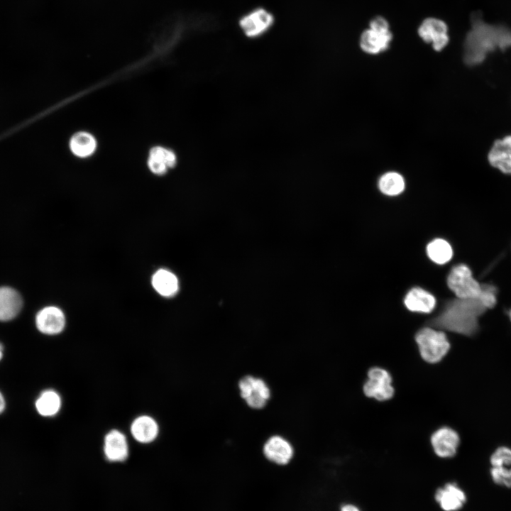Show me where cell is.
Here are the masks:
<instances>
[{
  "mask_svg": "<svg viewBox=\"0 0 511 511\" xmlns=\"http://www.w3.org/2000/svg\"><path fill=\"white\" fill-rule=\"evenodd\" d=\"M471 20V28L467 33L463 45V59L466 64L478 65L489 53L511 47L510 28L487 23L478 12L473 13Z\"/></svg>",
  "mask_w": 511,
  "mask_h": 511,
  "instance_id": "1",
  "label": "cell"
},
{
  "mask_svg": "<svg viewBox=\"0 0 511 511\" xmlns=\"http://www.w3.org/2000/svg\"><path fill=\"white\" fill-rule=\"evenodd\" d=\"M486 308L478 297L455 298L447 301L438 315L429 322V326L466 336L478 329V319Z\"/></svg>",
  "mask_w": 511,
  "mask_h": 511,
  "instance_id": "2",
  "label": "cell"
},
{
  "mask_svg": "<svg viewBox=\"0 0 511 511\" xmlns=\"http://www.w3.org/2000/svg\"><path fill=\"white\" fill-rule=\"evenodd\" d=\"M415 341L422 358L430 363L439 362L450 348L445 333L430 326L419 330Z\"/></svg>",
  "mask_w": 511,
  "mask_h": 511,
  "instance_id": "3",
  "label": "cell"
},
{
  "mask_svg": "<svg viewBox=\"0 0 511 511\" xmlns=\"http://www.w3.org/2000/svg\"><path fill=\"white\" fill-rule=\"evenodd\" d=\"M446 282L457 298H477L481 292V285L474 279L471 269L466 264L454 266L448 275Z\"/></svg>",
  "mask_w": 511,
  "mask_h": 511,
  "instance_id": "4",
  "label": "cell"
},
{
  "mask_svg": "<svg viewBox=\"0 0 511 511\" xmlns=\"http://www.w3.org/2000/svg\"><path fill=\"white\" fill-rule=\"evenodd\" d=\"M238 388L241 397L253 409L265 407L270 397V390L266 383L261 378L252 375L241 378Z\"/></svg>",
  "mask_w": 511,
  "mask_h": 511,
  "instance_id": "5",
  "label": "cell"
},
{
  "mask_svg": "<svg viewBox=\"0 0 511 511\" xmlns=\"http://www.w3.org/2000/svg\"><path fill=\"white\" fill-rule=\"evenodd\" d=\"M363 392L367 397L379 401L390 399L394 394L390 374L382 368H370L368 373V380L363 385Z\"/></svg>",
  "mask_w": 511,
  "mask_h": 511,
  "instance_id": "6",
  "label": "cell"
},
{
  "mask_svg": "<svg viewBox=\"0 0 511 511\" xmlns=\"http://www.w3.org/2000/svg\"><path fill=\"white\" fill-rule=\"evenodd\" d=\"M418 34L424 42L432 43L436 51L443 50L449 40L447 25L437 18H425L418 28Z\"/></svg>",
  "mask_w": 511,
  "mask_h": 511,
  "instance_id": "7",
  "label": "cell"
},
{
  "mask_svg": "<svg viewBox=\"0 0 511 511\" xmlns=\"http://www.w3.org/2000/svg\"><path fill=\"white\" fill-rule=\"evenodd\" d=\"M66 319L61 309L48 306L40 309L35 316L38 330L45 335H57L65 329Z\"/></svg>",
  "mask_w": 511,
  "mask_h": 511,
  "instance_id": "8",
  "label": "cell"
},
{
  "mask_svg": "<svg viewBox=\"0 0 511 511\" xmlns=\"http://www.w3.org/2000/svg\"><path fill=\"white\" fill-rule=\"evenodd\" d=\"M431 443L436 456L440 458H451L456 454L460 438L455 430L443 427L433 433Z\"/></svg>",
  "mask_w": 511,
  "mask_h": 511,
  "instance_id": "9",
  "label": "cell"
},
{
  "mask_svg": "<svg viewBox=\"0 0 511 511\" xmlns=\"http://www.w3.org/2000/svg\"><path fill=\"white\" fill-rule=\"evenodd\" d=\"M392 35L389 29L368 28L360 38V46L363 51L376 55L387 50L392 40Z\"/></svg>",
  "mask_w": 511,
  "mask_h": 511,
  "instance_id": "10",
  "label": "cell"
},
{
  "mask_svg": "<svg viewBox=\"0 0 511 511\" xmlns=\"http://www.w3.org/2000/svg\"><path fill=\"white\" fill-rule=\"evenodd\" d=\"M434 499L444 511H458L464 505L466 496L455 483H448L436 490Z\"/></svg>",
  "mask_w": 511,
  "mask_h": 511,
  "instance_id": "11",
  "label": "cell"
},
{
  "mask_svg": "<svg viewBox=\"0 0 511 511\" xmlns=\"http://www.w3.org/2000/svg\"><path fill=\"white\" fill-rule=\"evenodd\" d=\"M263 454L266 458L278 465H286L294 455L291 444L280 436L270 437L263 446Z\"/></svg>",
  "mask_w": 511,
  "mask_h": 511,
  "instance_id": "12",
  "label": "cell"
},
{
  "mask_svg": "<svg viewBox=\"0 0 511 511\" xmlns=\"http://www.w3.org/2000/svg\"><path fill=\"white\" fill-rule=\"evenodd\" d=\"M489 163L502 172L511 175V135L496 140L488 155Z\"/></svg>",
  "mask_w": 511,
  "mask_h": 511,
  "instance_id": "13",
  "label": "cell"
},
{
  "mask_svg": "<svg viewBox=\"0 0 511 511\" xmlns=\"http://www.w3.org/2000/svg\"><path fill=\"white\" fill-rule=\"evenodd\" d=\"M104 453L111 462H123L128 456V446L126 436L119 430L109 432L104 437Z\"/></svg>",
  "mask_w": 511,
  "mask_h": 511,
  "instance_id": "14",
  "label": "cell"
},
{
  "mask_svg": "<svg viewBox=\"0 0 511 511\" xmlns=\"http://www.w3.org/2000/svg\"><path fill=\"white\" fill-rule=\"evenodd\" d=\"M273 18L267 11L259 9L245 16L240 21V26L248 37L258 36L272 25Z\"/></svg>",
  "mask_w": 511,
  "mask_h": 511,
  "instance_id": "15",
  "label": "cell"
},
{
  "mask_svg": "<svg viewBox=\"0 0 511 511\" xmlns=\"http://www.w3.org/2000/svg\"><path fill=\"white\" fill-rule=\"evenodd\" d=\"M435 297L420 287L410 289L404 298L406 308L414 312L430 313L436 306Z\"/></svg>",
  "mask_w": 511,
  "mask_h": 511,
  "instance_id": "16",
  "label": "cell"
},
{
  "mask_svg": "<svg viewBox=\"0 0 511 511\" xmlns=\"http://www.w3.org/2000/svg\"><path fill=\"white\" fill-rule=\"evenodd\" d=\"M23 300L20 294L9 287H0V321L14 319L21 312Z\"/></svg>",
  "mask_w": 511,
  "mask_h": 511,
  "instance_id": "17",
  "label": "cell"
},
{
  "mask_svg": "<svg viewBox=\"0 0 511 511\" xmlns=\"http://www.w3.org/2000/svg\"><path fill=\"white\" fill-rule=\"evenodd\" d=\"M177 163L174 152L161 146L151 148L148 159L149 170L155 175H163L169 168L173 167Z\"/></svg>",
  "mask_w": 511,
  "mask_h": 511,
  "instance_id": "18",
  "label": "cell"
},
{
  "mask_svg": "<svg viewBox=\"0 0 511 511\" xmlns=\"http://www.w3.org/2000/svg\"><path fill=\"white\" fill-rule=\"evenodd\" d=\"M133 437L138 442L148 444L153 441L159 432L156 421L148 415H141L136 418L131 426Z\"/></svg>",
  "mask_w": 511,
  "mask_h": 511,
  "instance_id": "19",
  "label": "cell"
},
{
  "mask_svg": "<svg viewBox=\"0 0 511 511\" xmlns=\"http://www.w3.org/2000/svg\"><path fill=\"white\" fill-rule=\"evenodd\" d=\"M151 285L154 290L160 296L171 297L179 290V281L177 276L165 268L157 270L151 278Z\"/></svg>",
  "mask_w": 511,
  "mask_h": 511,
  "instance_id": "20",
  "label": "cell"
},
{
  "mask_svg": "<svg viewBox=\"0 0 511 511\" xmlns=\"http://www.w3.org/2000/svg\"><path fill=\"white\" fill-rule=\"evenodd\" d=\"M61 406V397L57 392L52 389H47L41 392L35 401L37 412L44 417L56 415L60 410Z\"/></svg>",
  "mask_w": 511,
  "mask_h": 511,
  "instance_id": "21",
  "label": "cell"
},
{
  "mask_svg": "<svg viewBox=\"0 0 511 511\" xmlns=\"http://www.w3.org/2000/svg\"><path fill=\"white\" fill-rule=\"evenodd\" d=\"M72 153L78 158H87L92 155L97 148V141L89 133L79 131L75 133L70 141Z\"/></svg>",
  "mask_w": 511,
  "mask_h": 511,
  "instance_id": "22",
  "label": "cell"
},
{
  "mask_svg": "<svg viewBox=\"0 0 511 511\" xmlns=\"http://www.w3.org/2000/svg\"><path fill=\"white\" fill-rule=\"evenodd\" d=\"M427 254L434 263L442 265L449 262L453 256L449 243L443 238H435L427 246Z\"/></svg>",
  "mask_w": 511,
  "mask_h": 511,
  "instance_id": "23",
  "label": "cell"
},
{
  "mask_svg": "<svg viewBox=\"0 0 511 511\" xmlns=\"http://www.w3.org/2000/svg\"><path fill=\"white\" fill-rule=\"evenodd\" d=\"M405 187L404 177L396 172H388L378 180L380 191L387 196H397L404 191Z\"/></svg>",
  "mask_w": 511,
  "mask_h": 511,
  "instance_id": "24",
  "label": "cell"
},
{
  "mask_svg": "<svg viewBox=\"0 0 511 511\" xmlns=\"http://www.w3.org/2000/svg\"><path fill=\"white\" fill-rule=\"evenodd\" d=\"M493 467H503L511 465V449L501 446L495 450L490 457Z\"/></svg>",
  "mask_w": 511,
  "mask_h": 511,
  "instance_id": "25",
  "label": "cell"
},
{
  "mask_svg": "<svg viewBox=\"0 0 511 511\" xmlns=\"http://www.w3.org/2000/svg\"><path fill=\"white\" fill-rule=\"evenodd\" d=\"M490 474L495 483L511 487V468L507 466L493 467Z\"/></svg>",
  "mask_w": 511,
  "mask_h": 511,
  "instance_id": "26",
  "label": "cell"
},
{
  "mask_svg": "<svg viewBox=\"0 0 511 511\" xmlns=\"http://www.w3.org/2000/svg\"><path fill=\"white\" fill-rule=\"evenodd\" d=\"M495 292V288L492 285H481V292L478 298L486 309L492 308L495 306L496 303Z\"/></svg>",
  "mask_w": 511,
  "mask_h": 511,
  "instance_id": "27",
  "label": "cell"
},
{
  "mask_svg": "<svg viewBox=\"0 0 511 511\" xmlns=\"http://www.w3.org/2000/svg\"><path fill=\"white\" fill-rule=\"evenodd\" d=\"M340 511H361V510H360V508L358 506H356L354 504L346 503L341 507Z\"/></svg>",
  "mask_w": 511,
  "mask_h": 511,
  "instance_id": "28",
  "label": "cell"
},
{
  "mask_svg": "<svg viewBox=\"0 0 511 511\" xmlns=\"http://www.w3.org/2000/svg\"><path fill=\"white\" fill-rule=\"evenodd\" d=\"M6 400L2 394V392L0 391V414H2L5 409H6Z\"/></svg>",
  "mask_w": 511,
  "mask_h": 511,
  "instance_id": "29",
  "label": "cell"
},
{
  "mask_svg": "<svg viewBox=\"0 0 511 511\" xmlns=\"http://www.w3.org/2000/svg\"><path fill=\"white\" fill-rule=\"evenodd\" d=\"M3 356H4V346H3V344L0 342V361H1V359L3 358Z\"/></svg>",
  "mask_w": 511,
  "mask_h": 511,
  "instance_id": "30",
  "label": "cell"
},
{
  "mask_svg": "<svg viewBox=\"0 0 511 511\" xmlns=\"http://www.w3.org/2000/svg\"><path fill=\"white\" fill-rule=\"evenodd\" d=\"M509 317H510V320H511V309L509 311Z\"/></svg>",
  "mask_w": 511,
  "mask_h": 511,
  "instance_id": "31",
  "label": "cell"
}]
</instances>
